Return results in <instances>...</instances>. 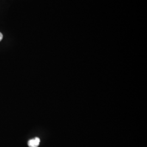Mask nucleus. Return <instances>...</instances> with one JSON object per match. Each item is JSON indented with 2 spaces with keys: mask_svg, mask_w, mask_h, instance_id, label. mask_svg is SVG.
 <instances>
[{
  "mask_svg": "<svg viewBox=\"0 0 147 147\" xmlns=\"http://www.w3.org/2000/svg\"><path fill=\"white\" fill-rule=\"evenodd\" d=\"M2 38H3V35H2V34L0 32V42L2 40Z\"/></svg>",
  "mask_w": 147,
  "mask_h": 147,
  "instance_id": "f03ea898",
  "label": "nucleus"
},
{
  "mask_svg": "<svg viewBox=\"0 0 147 147\" xmlns=\"http://www.w3.org/2000/svg\"><path fill=\"white\" fill-rule=\"evenodd\" d=\"M40 140L38 137H36L33 139L30 140L28 142V145L29 147H38L40 144Z\"/></svg>",
  "mask_w": 147,
  "mask_h": 147,
  "instance_id": "f257e3e1",
  "label": "nucleus"
}]
</instances>
